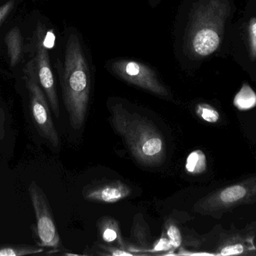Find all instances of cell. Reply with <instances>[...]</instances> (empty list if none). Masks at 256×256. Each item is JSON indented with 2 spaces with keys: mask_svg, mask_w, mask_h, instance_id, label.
Segmentation results:
<instances>
[{
  "mask_svg": "<svg viewBox=\"0 0 256 256\" xmlns=\"http://www.w3.org/2000/svg\"><path fill=\"white\" fill-rule=\"evenodd\" d=\"M98 234L102 241L112 246L128 249L118 221L110 216H104L97 222Z\"/></svg>",
  "mask_w": 256,
  "mask_h": 256,
  "instance_id": "cell-12",
  "label": "cell"
},
{
  "mask_svg": "<svg viewBox=\"0 0 256 256\" xmlns=\"http://www.w3.org/2000/svg\"><path fill=\"white\" fill-rule=\"evenodd\" d=\"M57 69L70 126L80 130L84 126L88 111L91 77L84 48L75 33L69 36L64 63H60Z\"/></svg>",
  "mask_w": 256,
  "mask_h": 256,
  "instance_id": "cell-2",
  "label": "cell"
},
{
  "mask_svg": "<svg viewBox=\"0 0 256 256\" xmlns=\"http://www.w3.org/2000/svg\"><path fill=\"white\" fill-rule=\"evenodd\" d=\"M44 30L42 27L37 30V45L34 57L36 73L39 84L44 92L51 110L56 118L60 115V104L56 89L55 80L50 63L49 53L45 46Z\"/></svg>",
  "mask_w": 256,
  "mask_h": 256,
  "instance_id": "cell-8",
  "label": "cell"
},
{
  "mask_svg": "<svg viewBox=\"0 0 256 256\" xmlns=\"http://www.w3.org/2000/svg\"><path fill=\"white\" fill-rule=\"evenodd\" d=\"M28 194L36 215L34 233L38 245L54 249L60 247V234L46 194L36 181H32L28 186Z\"/></svg>",
  "mask_w": 256,
  "mask_h": 256,
  "instance_id": "cell-6",
  "label": "cell"
},
{
  "mask_svg": "<svg viewBox=\"0 0 256 256\" xmlns=\"http://www.w3.org/2000/svg\"><path fill=\"white\" fill-rule=\"evenodd\" d=\"M14 0H10L4 3L2 6H0V26L2 23L4 21L8 15L12 12V9H14Z\"/></svg>",
  "mask_w": 256,
  "mask_h": 256,
  "instance_id": "cell-22",
  "label": "cell"
},
{
  "mask_svg": "<svg viewBox=\"0 0 256 256\" xmlns=\"http://www.w3.org/2000/svg\"><path fill=\"white\" fill-rule=\"evenodd\" d=\"M158 1H159V0H150V2H153V3H156Z\"/></svg>",
  "mask_w": 256,
  "mask_h": 256,
  "instance_id": "cell-23",
  "label": "cell"
},
{
  "mask_svg": "<svg viewBox=\"0 0 256 256\" xmlns=\"http://www.w3.org/2000/svg\"><path fill=\"white\" fill-rule=\"evenodd\" d=\"M234 105L239 109L246 110L256 105V94L248 84H244L240 91L236 95Z\"/></svg>",
  "mask_w": 256,
  "mask_h": 256,
  "instance_id": "cell-16",
  "label": "cell"
},
{
  "mask_svg": "<svg viewBox=\"0 0 256 256\" xmlns=\"http://www.w3.org/2000/svg\"><path fill=\"white\" fill-rule=\"evenodd\" d=\"M256 202V175L213 191L198 200L194 212L220 219L237 207Z\"/></svg>",
  "mask_w": 256,
  "mask_h": 256,
  "instance_id": "cell-4",
  "label": "cell"
},
{
  "mask_svg": "<svg viewBox=\"0 0 256 256\" xmlns=\"http://www.w3.org/2000/svg\"><path fill=\"white\" fill-rule=\"evenodd\" d=\"M44 249L37 245L14 244L2 243L0 244V256H24L40 253Z\"/></svg>",
  "mask_w": 256,
  "mask_h": 256,
  "instance_id": "cell-14",
  "label": "cell"
},
{
  "mask_svg": "<svg viewBox=\"0 0 256 256\" xmlns=\"http://www.w3.org/2000/svg\"><path fill=\"white\" fill-rule=\"evenodd\" d=\"M248 47L250 57L252 61L256 60V18H252L248 25Z\"/></svg>",
  "mask_w": 256,
  "mask_h": 256,
  "instance_id": "cell-19",
  "label": "cell"
},
{
  "mask_svg": "<svg viewBox=\"0 0 256 256\" xmlns=\"http://www.w3.org/2000/svg\"><path fill=\"white\" fill-rule=\"evenodd\" d=\"M164 232L166 234L173 249H177L182 246L183 239L178 225L172 219H168L164 225Z\"/></svg>",
  "mask_w": 256,
  "mask_h": 256,
  "instance_id": "cell-17",
  "label": "cell"
},
{
  "mask_svg": "<svg viewBox=\"0 0 256 256\" xmlns=\"http://www.w3.org/2000/svg\"><path fill=\"white\" fill-rule=\"evenodd\" d=\"M231 12L228 0H198L190 12L183 36V49L194 59H202L219 49Z\"/></svg>",
  "mask_w": 256,
  "mask_h": 256,
  "instance_id": "cell-3",
  "label": "cell"
},
{
  "mask_svg": "<svg viewBox=\"0 0 256 256\" xmlns=\"http://www.w3.org/2000/svg\"><path fill=\"white\" fill-rule=\"evenodd\" d=\"M171 250L173 251L174 249H173L171 243H170L166 234V233L164 231L159 240H156V242L154 243L152 250H150V253Z\"/></svg>",
  "mask_w": 256,
  "mask_h": 256,
  "instance_id": "cell-20",
  "label": "cell"
},
{
  "mask_svg": "<svg viewBox=\"0 0 256 256\" xmlns=\"http://www.w3.org/2000/svg\"><path fill=\"white\" fill-rule=\"evenodd\" d=\"M102 251L104 252V255L112 256H132L136 255L135 253L128 250V249H123V248L118 247V246H112V245H99Z\"/></svg>",
  "mask_w": 256,
  "mask_h": 256,
  "instance_id": "cell-21",
  "label": "cell"
},
{
  "mask_svg": "<svg viewBox=\"0 0 256 256\" xmlns=\"http://www.w3.org/2000/svg\"><path fill=\"white\" fill-rule=\"evenodd\" d=\"M256 236V221L240 230L222 233L215 254L218 255H256L254 239Z\"/></svg>",
  "mask_w": 256,
  "mask_h": 256,
  "instance_id": "cell-9",
  "label": "cell"
},
{
  "mask_svg": "<svg viewBox=\"0 0 256 256\" xmlns=\"http://www.w3.org/2000/svg\"><path fill=\"white\" fill-rule=\"evenodd\" d=\"M196 114L200 118L209 123H216L220 118V113L210 105L200 103L196 107Z\"/></svg>",
  "mask_w": 256,
  "mask_h": 256,
  "instance_id": "cell-18",
  "label": "cell"
},
{
  "mask_svg": "<svg viewBox=\"0 0 256 256\" xmlns=\"http://www.w3.org/2000/svg\"><path fill=\"white\" fill-rule=\"evenodd\" d=\"M110 121L114 131L124 140L130 153L143 166L161 165L166 156L164 135L156 125L138 113L131 112L121 104L109 106Z\"/></svg>",
  "mask_w": 256,
  "mask_h": 256,
  "instance_id": "cell-1",
  "label": "cell"
},
{
  "mask_svg": "<svg viewBox=\"0 0 256 256\" xmlns=\"http://www.w3.org/2000/svg\"><path fill=\"white\" fill-rule=\"evenodd\" d=\"M108 68L112 74L132 85L156 96L170 97V91L156 72L141 62L120 59L111 62Z\"/></svg>",
  "mask_w": 256,
  "mask_h": 256,
  "instance_id": "cell-7",
  "label": "cell"
},
{
  "mask_svg": "<svg viewBox=\"0 0 256 256\" xmlns=\"http://www.w3.org/2000/svg\"><path fill=\"white\" fill-rule=\"evenodd\" d=\"M130 239L132 243L127 244L128 250L136 255H140V252H150L154 244L152 234L148 225L142 213H137L134 216L131 227Z\"/></svg>",
  "mask_w": 256,
  "mask_h": 256,
  "instance_id": "cell-11",
  "label": "cell"
},
{
  "mask_svg": "<svg viewBox=\"0 0 256 256\" xmlns=\"http://www.w3.org/2000/svg\"><path fill=\"white\" fill-rule=\"evenodd\" d=\"M24 72L26 87L30 93V108L34 124L40 136L45 138L52 147H58L60 144V136L52 121L48 98L38 79L34 59L28 62Z\"/></svg>",
  "mask_w": 256,
  "mask_h": 256,
  "instance_id": "cell-5",
  "label": "cell"
},
{
  "mask_svg": "<svg viewBox=\"0 0 256 256\" xmlns=\"http://www.w3.org/2000/svg\"><path fill=\"white\" fill-rule=\"evenodd\" d=\"M6 44L10 67H15L20 60L22 51V36L18 27H14L7 33Z\"/></svg>",
  "mask_w": 256,
  "mask_h": 256,
  "instance_id": "cell-13",
  "label": "cell"
},
{
  "mask_svg": "<svg viewBox=\"0 0 256 256\" xmlns=\"http://www.w3.org/2000/svg\"><path fill=\"white\" fill-rule=\"evenodd\" d=\"M131 188L120 180H96L84 186L82 195L87 201L114 204L128 198Z\"/></svg>",
  "mask_w": 256,
  "mask_h": 256,
  "instance_id": "cell-10",
  "label": "cell"
},
{
  "mask_svg": "<svg viewBox=\"0 0 256 256\" xmlns=\"http://www.w3.org/2000/svg\"><path fill=\"white\" fill-rule=\"evenodd\" d=\"M207 168L206 154L202 150H196L190 153L186 158L185 168L189 174L198 175L202 174Z\"/></svg>",
  "mask_w": 256,
  "mask_h": 256,
  "instance_id": "cell-15",
  "label": "cell"
}]
</instances>
